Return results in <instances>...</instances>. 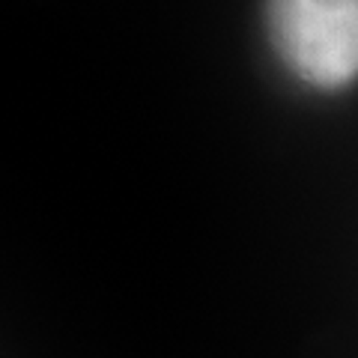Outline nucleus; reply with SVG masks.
Segmentation results:
<instances>
[{
    "label": "nucleus",
    "instance_id": "f257e3e1",
    "mask_svg": "<svg viewBox=\"0 0 358 358\" xmlns=\"http://www.w3.org/2000/svg\"><path fill=\"white\" fill-rule=\"evenodd\" d=\"M268 36L296 78L341 90L358 78V0H268Z\"/></svg>",
    "mask_w": 358,
    "mask_h": 358
}]
</instances>
